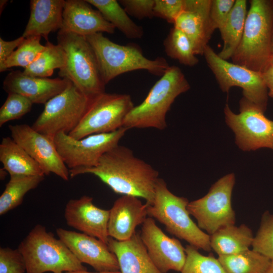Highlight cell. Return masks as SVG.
Returning <instances> with one entry per match:
<instances>
[{"label": "cell", "instance_id": "1", "mask_svg": "<svg viewBox=\"0 0 273 273\" xmlns=\"http://www.w3.org/2000/svg\"><path fill=\"white\" fill-rule=\"evenodd\" d=\"M69 172L71 178L92 174L115 193L144 199L148 206L153 201L159 178L158 172L151 165L135 157L129 148L119 145L105 153L96 166Z\"/></svg>", "mask_w": 273, "mask_h": 273}, {"label": "cell", "instance_id": "2", "mask_svg": "<svg viewBox=\"0 0 273 273\" xmlns=\"http://www.w3.org/2000/svg\"><path fill=\"white\" fill-rule=\"evenodd\" d=\"M241 41L232 62L262 72L271 56L273 0H251Z\"/></svg>", "mask_w": 273, "mask_h": 273}, {"label": "cell", "instance_id": "3", "mask_svg": "<svg viewBox=\"0 0 273 273\" xmlns=\"http://www.w3.org/2000/svg\"><path fill=\"white\" fill-rule=\"evenodd\" d=\"M190 85L181 70L170 66L154 84L144 100L134 106L126 116L123 127L129 128L167 127L166 115L175 99L188 91Z\"/></svg>", "mask_w": 273, "mask_h": 273}, {"label": "cell", "instance_id": "4", "mask_svg": "<svg viewBox=\"0 0 273 273\" xmlns=\"http://www.w3.org/2000/svg\"><path fill=\"white\" fill-rule=\"evenodd\" d=\"M96 55L103 82L106 85L123 73L145 70L152 74L162 76L169 65L165 59L158 57L150 59L136 44L120 45L97 33L85 37Z\"/></svg>", "mask_w": 273, "mask_h": 273}, {"label": "cell", "instance_id": "5", "mask_svg": "<svg viewBox=\"0 0 273 273\" xmlns=\"http://www.w3.org/2000/svg\"><path fill=\"white\" fill-rule=\"evenodd\" d=\"M18 249L24 258L26 273H64L86 270L67 246L41 224L33 227Z\"/></svg>", "mask_w": 273, "mask_h": 273}, {"label": "cell", "instance_id": "6", "mask_svg": "<svg viewBox=\"0 0 273 273\" xmlns=\"http://www.w3.org/2000/svg\"><path fill=\"white\" fill-rule=\"evenodd\" d=\"M189 203L186 198L171 192L165 181L159 178L153 201L148 206V215L156 219L165 225L168 232L189 245L211 251L210 235L200 229L190 217L187 209Z\"/></svg>", "mask_w": 273, "mask_h": 273}, {"label": "cell", "instance_id": "7", "mask_svg": "<svg viewBox=\"0 0 273 273\" xmlns=\"http://www.w3.org/2000/svg\"><path fill=\"white\" fill-rule=\"evenodd\" d=\"M57 42L66 54L65 65L59 70V76L90 100L105 92L96 55L86 37L59 30Z\"/></svg>", "mask_w": 273, "mask_h": 273}, {"label": "cell", "instance_id": "8", "mask_svg": "<svg viewBox=\"0 0 273 273\" xmlns=\"http://www.w3.org/2000/svg\"><path fill=\"white\" fill-rule=\"evenodd\" d=\"M90 101L70 82L62 92L44 104L31 126L53 139L60 132L69 134L80 123Z\"/></svg>", "mask_w": 273, "mask_h": 273}, {"label": "cell", "instance_id": "9", "mask_svg": "<svg viewBox=\"0 0 273 273\" xmlns=\"http://www.w3.org/2000/svg\"><path fill=\"white\" fill-rule=\"evenodd\" d=\"M133 107L129 95L101 94L91 100L80 123L68 135L79 140L116 131L123 127L124 119Z\"/></svg>", "mask_w": 273, "mask_h": 273}, {"label": "cell", "instance_id": "10", "mask_svg": "<svg viewBox=\"0 0 273 273\" xmlns=\"http://www.w3.org/2000/svg\"><path fill=\"white\" fill-rule=\"evenodd\" d=\"M235 183V174L229 173L216 181L206 195L190 202L187 206L199 228L209 235L221 228L235 224L231 201Z\"/></svg>", "mask_w": 273, "mask_h": 273}, {"label": "cell", "instance_id": "11", "mask_svg": "<svg viewBox=\"0 0 273 273\" xmlns=\"http://www.w3.org/2000/svg\"><path fill=\"white\" fill-rule=\"evenodd\" d=\"M203 55L223 92L228 93L233 86L240 87L244 98L265 111L268 95L261 72L221 59L209 44Z\"/></svg>", "mask_w": 273, "mask_h": 273}, {"label": "cell", "instance_id": "12", "mask_svg": "<svg viewBox=\"0 0 273 273\" xmlns=\"http://www.w3.org/2000/svg\"><path fill=\"white\" fill-rule=\"evenodd\" d=\"M256 105L244 97L240 101V113L236 114L226 104L225 122L235 134L236 143L244 151L266 148L273 150V121Z\"/></svg>", "mask_w": 273, "mask_h": 273}, {"label": "cell", "instance_id": "13", "mask_svg": "<svg viewBox=\"0 0 273 273\" xmlns=\"http://www.w3.org/2000/svg\"><path fill=\"white\" fill-rule=\"evenodd\" d=\"M127 130L122 127L113 132L92 134L79 140L60 132L53 141L69 170L89 168L96 166L105 153L119 145Z\"/></svg>", "mask_w": 273, "mask_h": 273}, {"label": "cell", "instance_id": "14", "mask_svg": "<svg viewBox=\"0 0 273 273\" xmlns=\"http://www.w3.org/2000/svg\"><path fill=\"white\" fill-rule=\"evenodd\" d=\"M11 138L40 165L44 175L53 173L67 181L69 169L62 161L53 139L27 124L9 125Z\"/></svg>", "mask_w": 273, "mask_h": 273}, {"label": "cell", "instance_id": "15", "mask_svg": "<svg viewBox=\"0 0 273 273\" xmlns=\"http://www.w3.org/2000/svg\"><path fill=\"white\" fill-rule=\"evenodd\" d=\"M140 236L151 259L161 272L181 271L186 253L178 240L167 236L151 217L142 224Z\"/></svg>", "mask_w": 273, "mask_h": 273}, {"label": "cell", "instance_id": "16", "mask_svg": "<svg viewBox=\"0 0 273 273\" xmlns=\"http://www.w3.org/2000/svg\"><path fill=\"white\" fill-rule=\"evenodd\" d=\"M59 238L82 263H86L99 272L119 271L115 255L107 244L100 240L75 231L58 228Z\"/></svg>", "mask_w": 273, "mask_h": 273}, {"label": "cell", "instance_id": "17", "mask_svg": "<svg viewBox=\"0 0 273 273\" xmlns=\"http://www.w3.org/2000/svg\"><path fill=\"white\" fill-rule=\"evenodd\" d=\"M109 215L110 210L98 207L94 204L93 198L88 196L69 200L64 211V217L69 226L107 245L110 238L108 230Z\"/></svg>", "mask_w": 273, "mask_h": 273}, {"label": "cell", "instance_id": "18", "mask_svg": "<svg viewBox=\"0 0 273 273\" xmlns=\"http://www.w3.org/2000/svg\"><path fill=\"white\" fill-rule=\"evenodd\" d=\"M211 0H185L184 10L174 26L190 39L196 55H203L213 33L210 21Z\"/></svg>", "mask_w": 273, "mask_h": 273}, {"label": "cell", "instance_id": "19", "mask_svg": "<svg viewBox=\"0 0 273 273\" xmlns=\"http://www.w3.org/2000/svg\"><path fill=\"white\" fill-rule=\"evenodd\" d=\"M70 82L65 78L34 77L17 70L11 71L7 75L3 88L8 94L15 93L25 97L33 104H45L62 92Z\"/></svg>", "mask_w": 273, "mask_h": 273}, {"label": "cell", "instance_id": "20", "mask_svg": "<svg viewBox=\"0 0 273 273\" xmlns=\"http://www.w3.org/2000/svg\"><path fill=\"white\" fill-rule=\"evenodd\" d=\"M114 26L86 0H65L60 30L83 36L97 33L113 34Z\"/></svg>", "mask_w": 273, "mask_h": 273}, {"label": "cell", "instance_id": "21", "mask_svg": "<svg viewBox=\"0 0 273 273\" xmlns=\"http://www.w3.org/2000/svg\"><path fill=\"white\" fill-rule=\"evenodd\" d=\"M148 215V205L143 204L138 197L123 195L117 199L110 210L108 234L118 241L129 239L135 229L143 224Z\"/></svg>", "mask_w": 273, "mask_h": 273}, {"label": "cell", "instance_id": "22", "mask_svg": "<svg viewBox=\"0 0 273 273\" xmlns=\"http://www.w3.org/2000/svg\"><path fill=\"white\" fill-rule=\"evenodd\" d=\"M108 246L117 257L121 273H162L151 259L138 234L125 241L110 237Z\"/></svg>", "mask_w": 273, "mask_h": 273}, {"label": "cell", "instance_id": "23", "mask_svg": "<svg viewBox=\"0 0 273 273\" xmlns=\"http://www.w3.org/2000/svg\"><path fill=\"white\" fill-rule=\"evenodd\" d=\"M64 3L65 0H31L29 18L22 36H39L48 41L50 33L62 28Z\"/></svg>", "mask_w": 273, "mask_h": 273}, {"label": "cell", "instance_id": "24", "mask_svg": "<svg viewBox=\"0 0 273 273\" xmlns=\"http://www.w3.org/2000/svg\"><path fill=\"white\" fill-rule=\"evenodd\" d=\"M252 230L244 224L230 225L210 235L211 248L219 256L231 255L249 249L253 240Z\"/></svg>", "mask_w": 273, "mask_h": 273}, {"label": "cell", "instance_id": "25", "mask_svg": "<svg viewBox=\"0 0 273 273\" xmlns=\"http://www.w3.org/2000/svg\"><path fill=\"white\" fill-rule=\"evenodd\" d=\"M0 161L10 176L45 175L40 165L11 137L1 141Z\"/></svg>", "mask_w": 273, "mask_h": 273}, {"label": "cell", "instance_id": "26", "mask_svg": "<svg viewBox=\"0 0 273 273\" xmlns=\"http://www.w3.org/2000/svg\"><path fill=\"white\" fill-rule=\"evenodd\" d=\"M247 14V1L236 0L224 26L219 31L223 45L217 54L221 59L228 60L236 51L242 38Z\"/></svg>", "mask_w": 273, "mask_h": 273}, {"label": "cell", "instance_id": "27", "mask_svg": "<svg viewBox=\"0 0 273 273\" xmlns=\"http://www.w3.org/2000/svg\"><path fill=\"white\" fill-rule=\"evenodd\" d=\"M100 12L104 18L120 31L127 38L140 39L144 35L142 27L128 16L116 0H86Z\"/></svg>", "mask_w": 273, "mask_h": 273}, {"label": "cell", "instance_id": "28", "mask_svg": "<svg viewBox=\"0 0 273 273\" xmlns=\"http://www.w3.org/2000/svg\"><path fill=\"white\" fill-rule=\"evenodd\" d=\"M43 175H12L0 196V215L19 206L24 196L43 181Z\"/></svg>", "mask_w": 273, "mask_h": 273}, {"label": "cell", "instance_id": "29", "mask_svg": "<svg viewBox=\"0 0 273 273\" xmlns=\"http://www.w3.org/2000/svg\"><path fill=\"white\" fill-rule=\"evenodd\" d=\"M218 259L226 273H266L271 261L252 249L235 255L219 256Z\"/></svg>", "mask_w": 273, "mask_h": 273}, {"label": "cell", "instance_id": "30", "mask_svg": "<svg viewBox=\"0 0 273 273\" xmlns=\"http://www.w3.org/2000/svg\"><path fill=\"white\" fill-rule=\"evenodd\" d=\"M44 50L35 60L24 69L23 73L34 77L47 78L53 74L56 69L63 68L66 63V54L58 44L47 41Z\"/></svg>", "mask_w": 273, "mask_h": 273}, {"label": "cell", "instance_id": "31", "mask_svg": "<svg viewBox=\"0 0 273 273\" xmlns=\"http://www.w3.org/2000/svg\"><path fill=\"white\" fill-rule=\"evenodd\" d=\"M163 46L166 55L181 64L193 67L199 63L190 39L181 30L174 26L171 28L164 40Z\"/></svg>", "mask_w": 273, "mask_h": 273}, {"label": "cell", "instance_id": "32", "mask_svg": "<svg viewBox=\"0 0 273 273\" xmlns=\"http://www.w3.org/2000/svg\"><path fill=\"white\" fill-rule=\"evenodd\" d=\"M41 37L35 36L25 38L0 67V72L13 67H21L24 69L28 67L45 49V46L40 43Z\"/></svg>", "mask_w": 273, "mask_h": 273}, {"label": "cell", "instance_id": "33", "mask_svg": "<svg viewBox=\"0 0 273 273\" xmlns=\"http://www.w3.org/2000/svg\"><path fill=\"white\" fill-rule=\"evenodd\" d=\"M186 259L180 273H226L218 258L212 254H201L198 249L187 245L185 248Z\"/></svg>", "mask_w": 273, "mask_h": 273}, {"label": "cell", "instance_id": "34", "mask_svg": "<svg viewBox=\"0 0 273 273\" xmlns=\"http://www.w3.org/2000/svg\"><path fill=\"white\" fill-rule=\"evenodd\" d=\"M252 250L273 260V213L262 215L259 228L252 244Z\"/></svg>", "mask_w": 273, "mask_h": 273}, {"label": "cell", "instance_id": "35", "mask_svg": "<svg viewBox=\"0 0 273 273\" xmlns=\"http://www.w3.org/2000/svg\"><path fill=\"white\" fill-rule=\"evenodd\" d=\"M32 104L30 100L20 94H8L0 109V126L23 117L31 110Z\"/></svg>", "mask_w": 273, "mask_h": 273}, {"label": "cell", "instance_id": "36", "mask_svg": "<svg viewBox=\"0 0 273 273\" xmlns=\"http://www.w3.org/2000/svg\"><path fill=\"white\" fill-rule=\"evenodd\" d=\"M26 265L19 249L0 248V273H25Z\"/></svg>", "mask_w": 273, "mask_h": 273}, {"label": "cell", "instance_id": "37", "mask_svg": "<svg viewBox=\"0 0 273 273\" xmlns=\"http://www.w3.org/2000/svg\"><path fill=\"white\" fill-rule=\"evenodd\" d=\"M185 5V0H155L154 16L174 24Z\"/></svg>", "mask_w": 273, "mask_h": 273}, {"label": "cell", "instance_id": "38", "mask_svg": "<svg viewBox=\"0 0 273 273\" xmlns=\"http://www.w3.org/2000/svg\"><path fill=\"white\" fill-rule=\"evenodd\" d=\"M236 0H211L210 21L213 30L219 31L224 26Z\"/></svg>", "mask_w": 273, "mask_h": 273}, {"label": "cell", "instance_id": "39", "mask_svg": "<svg viewBox=\"0 0 273 273\" xmlns=\"http://www.w3.org/2000/svg\"><path fill=\"white\" fill-rule=\"evenodd\" d=\"M128 15L138 19L153 17L155 0H121L118 1Z\"/></svg>", "mask_w": 273, "mask_h": 273}, {"label": "cell", "instance_id": "40", "mask_svg": "<svg viewBox=\"0 0 273 273\" xmlns=\"http://www.w3.org/2000/svg\"><path fill=\"white\" fill-rule=\"evenodd\" d=\"M24 39L22 36L11 41H6L0 38V67Z\"/></svg>", "mask_w": 273, "mask_h": 273}, {"label": "cell", "instance_id": "41", "mask_svg": "<svg viewBox=\"0 0 273 273\" xmlns=\"http://www.w3.org/2000/svg\"><path fill=\"white\" fill-rule=\"evenodd\" d=\"M261 73L268 96L273 98V66L269 64Z\"/></svg>", "mask_w": 273, "mask_h": 273}, {"label": "cell", "instance_id": "42", "mask_svg": "<svg viewBox=\"0 0 273 273\" xmlns=\"http://www.w3.org/2000/svg\"><path fill=\"white\" fill-rule=\"evenodd\" d=\"M65 273H121L120 271H104V272H89L87 271L86 270H78V271H70V272H66Z\"/></svg>", "mask_w": 273, "mask_h": 273}, {"label": "cell", "instance_id": "43", "mask_svg": "<svg viewBox=\"0 0 273 273\" xmlns=\"http://www.w3.org/2000/svg\"><path fill=\"white\" fill-rule=\"evenodd\" d=\"M8 172L3 167L0 169V178L4 180L6 178Z\"/></svg>", "mask_w": 273, "mask_h": 273}, {"label": "cell", "instance_id": "44", "mask_svg": "<svg viewBox=\"0 0 273 273\" xmlns=\"http://www.w3.org/2000/svg\"><path fill=\"white\" fill-rule=\"evenodd\" d=\"M8 2V1L6 0H1L0 1V10H1V14L2 13V11L4 10V8L6 6V4Z\"/></svg>", "mask_w": 273, "mask_h": 273}, {"label": "cell", "instance_id": "45", "mask_svg": "<svg viewBox=\"0 0 273 273\" xmlns=\"http://www.w3.org/2000/svg\"><path fill=\"white\" fill-rule=\"evenodd\" d=\"M266 273H273V260L271 261L270 264Z\"/></svg>", "mask_w": 273, "mask_h": 273}, {"label": "cell", "instance_id": "46", "mask_svg": "<svg viewBox=\"0 0 273 273\" xmlns=\"http://www.w3.org/2000/svg\"><path fill=\"white\" fill-rule=\"evenodd\" d=\"M269 64L273 66V55H272L270 57Z\"/></svg>", "mask_w": 273, "mask_h": 273}, {"label": "cell", "instance_id": "47", "mask_svg": "<svg viewBox=\"0 0 273 273\" xmlns=\"http://www.w3.org/2000/svg\"><path fill=\"white\" fill-rule=\"evenodd\" d=\"M272 55H273V29H272V45H271V56Z\"/></svg>", "mask_w": 273, "mask_h": 273}]
</instances>
